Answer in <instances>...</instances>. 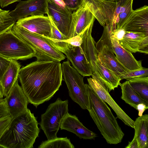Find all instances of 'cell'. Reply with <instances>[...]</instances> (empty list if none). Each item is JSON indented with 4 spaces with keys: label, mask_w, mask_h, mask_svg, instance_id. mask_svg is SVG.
Instances as JSON below:
<instances>
[{
    "label": "cell",
    "mask_w": 148,
    "mask_h": 148,
    "mask_svg": "<svg viewBox=\"0 0 148 148\" xmlns=\"http://www.w3.org/2000/svg\"><path fill=\"white\" fill-rule=\"evenodd\" d=\"M21 0H0V6L1 8H3L8 5L15 2H18Z\"/></svg>",
    "instance_id": "cell-37"
},
{
    "label": "cell",
    "mask_w": 148,
    "mask_h": 148,
    "mask_svg": "<svg viewBox=\"0 0 148 148\" xmlns=\"http://www.w3.org/2000/svg\"><path fill=\"white\" fill-rule=\"evenodd\" d=\"M68 100L62 101L58 98L49 104L45 112L41 116L39 123L48 140L57 137L61 121L68 113Z\"/></svg>",
    "instance_id": "cell-7"
},
{
    "label": "cell",
    "mask_w": 148,
    "mask_h": 148,
    "mask_svg": "<svg viewBox=\"0 0 148 148\" xmlns=\"http://www.w3.org/2000/svg\"><path fill=\"white\" fill-rule=\"evenodd\" d=\"M10 116L14 118L26 112L29 103L17 80L5 97Z\"/></svg>",
    "instance_id": "cell-11"
},
{
    "label": "cell",
    "mask_w": 148,
    "mask_h": 148,
    "mask_svg": "<svg viewBox=\"0 0 148 148\" xmlns=\"http://www.w3.org/2000/svg\"><path fill=\"white\" fill-rule=\"evenodd\" d=\"M95 19L90 10L82 3L79 7L72 14L70 38L80 34Z\"/></svg>",
    "instance_id": "cell-14"
},
{
    "label": "cell",
    "mask_w": 148,
    "mask_h": 148,
    "mask_svg": "<svg viewBox=\"0 0 148 148\" xmlns=\"http://www.w3.org/2000/svg\"><path fill=\"white\" fill-rule=\"evenodd\" d=\"M121 28L127 32L148 34V6L145 5L133 10Z\"/></svg>",
    "instance_id": "cell-15"
},
{
    "label": "cell",
    "mask_w": 148,
    "mask_h": 148,
    "mask_svg": "<svg viewBox=\"0 0 148 148\" xmlns=\"http://www.w3.org/2000/svg\"><path fill=\"white\" fill-rule=\"evenodd\" d=\"M60 128L75 134L80 139H93L97 136L95 133L85 127L75 115L69 113L62 120Z\"/></svg>",
    "instance_id": "cell-20"
},
{
    "label": "cell",
    "mask_w": 148,
    "mask_h": 148,
    "mask_svg": "<svg viewBox=\"0 0 148 148\" xmlns=\"http://www.w3.org/2000/svg\"><path fill=\"white\" fill-rule=\"evenodd\" d=\"M12 119L10 115L0 118V139L9 126Z\"/></svg>",
    "instance_id": "cell-31"
},
{
    "label": "cell",
    "mask_w": 148,
    "mask_h": 148,
    "mask_svg": "<svg viewBox=\"0 0 148 148\" xmlns=\"http://www.w3.org/2000/svg\"><path fill=\"white\" fill-rule=\"evenodd\" d=\"M62 76L68 89L69 95L74 102L84 110H88V100L86 84L83 77L71 66L69 60L61 64Z\"/></svg>",
    "instance_id": "cell-5"
},
{
    "label": "cell",
    "mask_w": 148,
    "mask_h": 148,
    "mask_svg": "<svg viewBox=\"0 0 148 148\" xmlns=\"http://www.w3.org/2000/svg\"><path fill=\"white\" fill-rule=\"evenodd\" d=\"M10 61V60L0 56V85L3 76L9 66Z\"/></svg>",
    "instance_id": "cell-33"
},
{
    "label": "cell",
    "mask_w": 148,
    "mask_h": 148,
    "mask_svg": "<svg viewBox=\"0 0 148 148\" xmlns=\"http://www.w3.org/2000/svg\"><path fill=\"white\" fill-rule=\"evenodd\" d=\"M11 30L16 36L32 47L37 60L60 62L66 56L51 43L49 38L29 31L15 24Z\"/></svg>",
    "instance_id": "cell-4"
},
{
    "label": "cell",
    "mask_w": 148,
    "mask_h": 148,
    "mask_svg": "<svg viewBox=\"0 0 148 148\" xmlns=\"http://www.w3.org/2000/svg\"><path fill=\"white\" fill-rule=\"evenodd\" d=\"M62 53L66 55L73 67L82 76H90L92 75L91 66L87 61L80 46H73L69 44Z\"/></svg>",
    "instance_id": "cell-17"
},
{
    "label": "cell",
    "mask_w": 148,
    "mask_h": 148,
    "mask_svg": "<svg viewBox=\"0 0 148 148\" xmlns=\"http://www.w3.org/2000/svg\"><path fill=\"white\" fill-rule=\"evenodd\" d=\"M47 0L20 1L10 15L15 21L29 16L44 15L47 13Z\"/></svg>",
    "instance_id": "cell-12"
},
{
    "label": "cell",
    "mask_w": 148,
    "mask_h": 148,
    "mask_svg": "<svg viewBox=\"0 0 148 148\" xmlns=\"http://www.w3.org/2000/svg\"><path fill=\"white\" fill-rule=\"evenodd\" d=\"M148 108V106L144 103H140L138 104L137 106L136 110L138 111V115L139 116H141L143 115L144 112Z\"/></svg>",
    "instance_id": "cell-36"
},
{
    "label": "cell",
    "mask_w": 148,
    "mask_h": 148,
    "mask_svg": "<svg viewBox=\"0 0 148 148\" xmlns=\"http://www.w3.org/2000/svg\"><path fill=\"white\" fill-rule=\"evenodd\" d=\"M95 47L98 51V58L119 78L128 71L118 60L112 47L97 42L95 43Z\"/></svg>",
    "instance_id": "cell-18"
},
{
    "label": "cell",
    "mask_w": 148,
    "mask_h": 148,
    "mask_svg": "<svg viewBox=\"0 0 148 148\" xmlns=\"http://www.w3.org/2000/svg\"><path fill=\"white\" fill-rule=\"evenodd\" d=\"M10 115L5 98L0 101V118Z\"/></svg>",
    "instance_id": "cell-34"
},
{
    "label": "cell",
    "mask_w": 148,
    "mask_h": 148,
    "mask_svg": "<svg viewBox=\"0 0 148 148\" xmlns=\"http://www.w3.org/2000/svg\"><path fill=\"white\" fill-rule=\"evenodd\" d=\"M10 63L2 77L0 86L3 97L8 95L16 82L18 80L21 66L14 60H10Z\"/></svg>",
    "instance_id": "cell-22"
},
{
    "label": "cell",
    "mask_w": 148,
    "mask_h": 148,
    "mask_svg": "<svg viewBox=\"0 0 148 148\" xmlns=\"http://www.w3.org/2000/svg\"><path fill=\"white\" fill-rule=\"evenodd\" d=\"M96 65L98 74L107 86L108 92H110L117 88L120 83L121 79L108 68L98 57Z\"/></svg>",
    "instance_id": "cell-24"
},
{
    "label": "cell",
    "mask_w": 148,
    "mask_h": 148,
    "mask_svg": "<svg viewBox=\"0 0 148 148\" xmlns=\"http://www.w3.org/2000/svg\"><path fill=\"white\" fill-rule=\"evenodd\" d=\"M92 78L87 79L88 84L99 97L108 103L116 114L117 117L126 125L134 128V121L131 119L114 101L109 94L108 88L96 72Z\"/></svg>",
    "instance_id": "cell-9"
},
{
    "label": "cell",
    "mask_w": 148,
    "mask_h": 148,
    "mask_svg": "<svg viewBox=\"0 0 148 148\" xmlns=\"http://www.w3.org/2000/svg\"><path fill=\"white\" fill-rule=\"evenodd\" d=\"M110 38L114 53L122 65L128 70L138 69L143 68L141 60H137L132 53L123 48L116 38L112 36Z\"/></svg>",
    "instance_id": "cell-21"
},
{
    "label": "cell",
    "mask_w": 148,
    "mask_h": 148,
    "mask_svg": "<svg viewBox=\"0 0 148 148\" xmlns=\"http://www.w3.org/2000/svg\"><path fill=\"white\" fill-rule=\"evenodd\" d=\"M38 148H74L70 139L67 137H56L42 141L38 147Z\"/></svg>",
    "instance_id": "cell-27"
},
{
    "label": "cell",
    "mask_w": 148,
    "mask_h": 148,
    "mask_svg": "<svg viewBox=\"0 0 148 148\" xmlns=\"http://www.w3.org/2000/svg\"><path fill=\"white\" fill-rule=\"evenodd\" d=\"M9 10L0 13V35L11 29L16 21L9 14Z\"/></svg>",
    "instance_id": "cell-29"
},
{
    "label": "cell",
    "mask_w": 148,
    "mask_h": 148,
    "mask_svg": "<svg viewBox=\"0 0 148 148\" xmlns=\"http://www.w3.org/2000/svg\"><path fill=\"white\" fill-rule=\"evenodd\" d=\"M18 78L29 102L37 108L50 99L61 85V64L37 60L21 68Z\"/></svg>",
    "instance_id": "cell-1"
},
{
    "label": "cell",
    "mask_w": 148,
    "mask_h": 148,
    "mask_svg": "<svg viewBox=\"0 0 148 148\" xmlns=\"http://www.w3.org/2000/svg\"><path fill=\"white\" fill-rule=\"evenodd\" d=\"M148 76V69L143 67L140 69L128 70L119 77L121 80L125 79L127 80L134 77Z\"/></svg>",
    "instance_id": "cell-30"
},
{
    "label": "cell",
    "mask_w": 148,
    "mask_h": 148,
    "mask_svg": "<svg viewBox=\"0 0 148 148\" xmlns=\"http://www.w3.org/2000/svg\"><path fill=\"white\" fill-rule=\"evenodd\" d=\"M134 137L137 140L138 148H148V115L137 118L134 121Z\"/></svg>",
    "instance_id": "cell-23"
},
{
    "label": "cell",
    "mask_w": 148,
    "mask_h": 148,
    "mask_svg": "<svg viewBox=\"0 0 148 148\" xmlns=\"http://www.w3.org/2000/svg\"><path fill=\"white\" fill-rule=\"evenodd\" d=\"M81 0L101 26H110L113 32L116 29V23L122 8L119 2L112 0Z\"/></svg>",
    "instance_id": "cell-6"
},
{
    "label": "cell",
    "mask_w": 148,
    "mask_h": 148,
    "mask_svg": "<svg viewBox=\"0 0 148 148\" xmlns=\"http://www.w3.org/2000/svg\"><path fill=\"white\" fill-rule=\"evenodd\" d=\"M34 114L28 109L12 118L9 126L0 139V147L32 148L40 130Z\"/></svg>",
    "instance_id": "cell-2"
},
{
    "label": "cell",
    "mask_w": 148,
    "mask_h": 148,
    "mask_svg": "<svg viewBox=\"0 0 148 148\" xmlns=\"http://www.w3.org/2000/svg\"><path fill=\"white\" fill-rule=\"evenodd\" d=\"M121 89V98L125 102L136 110L138 105L144 103L148 106V103L145 101L132 88L127 80L119 85Z\"/></svg>",
    "instance_id": "cell-25"
},
{
    "label": "cell",
    "mask_w": 148,
    "mask_h": 148,
    "mask_svg": "<svg viewBox=\"0 0 148 148\" xmlns=\"http://www.w3.org/2000/svg\"><path fill=\"white\" fill-rule=\"evenodd\" d=\"M125 148H138V145L136 139L134 137L131 142H129L128 145Z\"/></svg>",
    "instance_id": "cell-38"
},
{
    "label": "cell",
    "mask_w": 148,
    "mask_h": 148,
    "mask_svg": "<svg viewBox=\"0 0 148 148\" xmlns=\"http://www.w3.org/2000/svg\"><path fill=\"white\" fill-rule=\"evenodd\" d=\"M3 94L1 86L0 85V101H2L3 98Z\"/></svg>",
    "instance_id": "cell-40"
},
{
    "label": "cell",
    "mask_w": 148,
    "mask_h": 148,
    "mask_svg": "<svg viewBox=\"0 0 148 148\" xmlns=\"http://www.w3.org/2000/svg\"><path fill=\"white\" fill-rule=\"evenodd\" d=\"M126 31L123 28L116 29L112 33V36L119 41L123 39Z\"/></svg>",
    "instance_id": "cell-35"
},
{
    "label": "cell",
    "mask_w": 148,
    "mask_h": 148,
    "mask_svg": "<svg viewBox=\"0 0 148 148\" xmlns=\"http://www.w3.org/2000/svg\"><path fill=\"white\" fill-rule=\"evenodd\" d=\"M15 24L32 32L51 38V24L48 16L44 15L28 16L17 20Z\"/></svg>",
    "instance_id": "cell-13"
},
{
    "label": "cell",
    "mask_w": 148,
    "mask_h": 148,
    "mask_svg": "<svg viewBox=\"0 0 148 148\" xmlns=\"http://www.w3.org/2000/svg\"><path fill=\"white\" fill-rule=\"evenodd\" d=\"M94 21L80 34L82 42L80 47L87 61L91 66L93 73L95 72L97 73L96 61L98 58V51L95 45V42L91 35Z\"/></svg>",
    "instance_id": "cell-19"
},
{
    "label": "cell",
    "mask_w": 148,
    "mask_h": 148,
    "mask_svg": "<svg viewBox=\"0 0 148 148\" xmlns=\"http://www.w3.org/2000/svg\"><path fill=\"white\" fill-rule=\"evenodd\" d=\"M133 90L148 103V77H139L127 80Z\"/></svg>",
    "instance_id": "cell-26"
},
{
    "label": "cell",
    "mask_w": 148,
    "mask_h": 148,
    "mask_svg": "<svg viewBox=\"0 0 148 148\" xmlns=\"http://www.w3.org/2000/svg\"><path fill=\"white\" fill-rule=\"evenodd\" d=\"M119 41L123 48L131 53L148 54V34L126 31L123 39Z\"/></svg>",
    "instance_id": "cell-16"
},
{
    "label": "cell",
    "mask_w": 148,
    "mask_h": 148,
    "mask_svg": "<svg viewBox=\"0 0 148 148\" xmlns=\"http://www.w3.org/2000/svg\"><path fill=\"white\" fill-rule=\"evenodd\" d=\"M114 2L117 3L120 1V5L121 6H123L127 2L128 0H112Z\"/></svg>",
    "instance_id": "cell-39"
},
{
    "label": "cell",
    "mask_w": 148,
    "mask_h": 148,
    "mask_svg": "<svg viewBox=\"0 0 148 148\" xmlns=\"http://www.w3.org/2000/svg\"><path fill=\"white\" fill-rule=\"evenodd\" d=\"M88 100V110L101 134L107 143L117 144L124 135L116 118L106 103L86 84Z\"/></svg>",
    "instance_id": "cell-3"
},
{
    "label": "cell",
    "mask_w": 148,
    "mask_h": 148,
    "mask_svg": "<svg viewBox=\"0 0 148 148\" xmlns=\"http://www.w3.org/2000/svg\"><path fill=\"white\" fill-rule=\"evenodd\" d=\"M0 56L9 60H25L35 57V52L11 29L0 35Z\"/></svg>",
    "instance_id": "cell-8"
},
{
    "label": "cell",
    "mask_w": 148,
    "mask_h": 148,
    "mask_svg": "<svg viewBox=\"0 0 148 148\" xmlns=\"http://www.w3.org/2000/svg\"><path fill=\"white\" fill-rule=\"evenodd\" d=\"M133 0H128L123 6L119 15V19L116 23V29L121 28L123 25L130 15L133 10L132 4Z\"/></svg>",
    "instance_id": "cell-28"
},
{
    "label": "cell",
    "mask_w": 148,
    "mask_h": 148,
    "mask_svg": "<svg viewBox=\"0 0 148 148\" xmlns=\"http://www.w3.org/2000/svg\"><path fill=\"white\" fill-rule=\"evenodd\" d=\"M4 11V10H2L0 8V13Z\"/></svg>",
    "instance_id": "cell-41"
},
{
    "label": "cell",
    "mask_w": 148,
    "mask_h": 148,
    "mask_svg": "<svg viewBox=\"0 0 148 148\" xmlns=\"http://www.w3.org/2000/svg\"><path fill=\"white\" fill-rule=\"evenodd\" d=\"M69 9L71 11L76 10L81 5V0H61Z\"/></svg>",
    "instance_id": "cell-32"
},
{
    "label": "cell",
    "mask_w": 148,
    "mask_h": 148,
    "mask_svg": "<svg viewBox=\"0 0 148 148\" xmlns=\"http://www.w3.org/2000/svg\"><path fill=\"white\" fill-rule=\"evenodd\" d=\"M47 10L57 29L67 39L70 38L72 11L58 0H47Z\"/></svg>",
    "instance_id": "cell-10"
}]
</instances>
